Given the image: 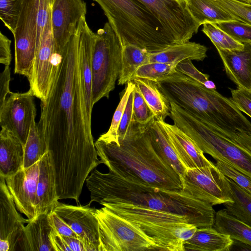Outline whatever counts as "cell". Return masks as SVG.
I'll return each mask as SVG.
<instances>
[{
	"mask_svg": "<svg viewBox=\"0 0 251 251\" xmlns=\"http://www.w3.org/2000/svg\"><path fill=\"white\" fill-rule=\"evenodd\" d=\"M77 25L53 70L50 94L41 101L38 126L52 156L57 195L80 196L90 173L101 163L91 132L78 63Z\"/></svg>",
	"mask_w": 251,
	"mask_h": 251,
	"instance_id": "cell-1",
	"label": "cell"
},
{
	"mask_svg": "<svg viewBox=\"0 0 251 251\" xmlns=\"http://www.w3.org/2000/svg\"><path fill=\"white\" fill-rule=\"evenodd\" d=\"M91 201L126 203L185 217L198 228L213 226L216 212L211 204L183 189L170 190L126 180L109 171L95 169L86 179Z\"/></svg>",
	"mask_w": 251,
	"mask_h": 251,
	"instance_id": "cell-2",
	"label": "cell"
},
{
	"mask_svg": "<svg viewBox=\"0 0 251 251\" xmlns=\"http://www.w3.org/2000/svg\"><path fill=\"white\" fill-rule=\"evenodd\" d=\"M147 126L133 121L119 145L97 140L95 144L101 163L129 181L161 189H183L179 175L153 146Z\"/></svg>",
	"mask_w": 251,
	"mask_h": 251,
	"instance_id": "cell-3",
	"label": "cell"
},
{
	"mask_svg": "<svg viewBox=\"0 0 251 251\" xmlns=\"http://www.w3.org/2000/svg\"><path fill=\"white\" fill-rule=\"evenodd\" d=\"M170 103L200 119L223 136L234 133L251 134V123L230 98L209 89L176 71L156 82Z\"/></svg>",
	"mask_w": 251,
	"mask_h": 251,
	"instance_id": "cell-4",
	"label": "cell"
},
{
	"mask_svg": "<svg viewBox=\"0 0 251 251\" xmlns=\"http://www.w3.org/2000/svg\"><path fill=\"white\" fill-rule=\"evenodd\" d=\"M103 10L123 46L133 45L149 53L177 44L159 20L137 0H93Z\"/></svg>",
	"mask_w": 251,
	"mask_h": 251,
	"instance_id": "cell-5",
	"label": "cell"
},
{
	"mask_svg": "<svg viewBox=\"0 0 251 251\" xmlns=\"http://www.w3.org/2000/svg\"><path fill=\"white\" fill-rule=\"evenodd\" d=\"M170 118L204 152L226 163L251 178V154L188 111L170 103Z\"/></svg>",
	"mask_w": 251,
	"mask_h": 251,
	"instance_id": "cell-6",
	"label": "cell"
},
{
	"mask_svg": "<svg viewBox=\"0 0 251 251\" xmlns=\"http://www.w3.org/2000/svg\"><path fill=\"white\" fill-rule=\"evenodd\" d=\"M55 0H22L13 33L15 45L14 73L31 77L37 49L51 18Z\"/></svg>",
	"mask_w": 251,
	"mask_h": 251,
	"instance_id": "cell-7",
	"label": "cell"
},
{
	"mask_svg": "<svg viewBox=\"0 0 251 251\" xmlns=\"http://www.w3.org/2000/svg\"><path fill=\"white\" fill-rule=\"evenodd\" d=\"M102 205L138 226L153 240L157 251H184L179 234L185 226L191 224L185 217L131 204L103 203Z\"/></svg>",
	"mask_w": 251,
	"mask_h": 251,
	"instance_id": "cell-8",
	"label": "cell"
},
{
	"mask_svg": "<svg viewBox=\"0 0 251 251\" xmlns=\"http://www.w3.org/2000/svg\"><path fill=\"white\" fill-rule=\"evenodd\" d=\"M123 46L108 22L96 33L92 61V98L94 105L109 98L118 80Z\"/></svg>",
	"mask_w": 251,
	"mask_h": 251,
	"instance_id": "cell-9",
	"label": "cell"
},
{
	"mask_svg": "<svg viewBox=\"0 0 251 251\" xmlns=\"http://www.w3.org/2000/svg\"><path fill=\"white\" fill-rule=\"evenodd\" d=\"M100 251H157L153 240L138 226L103 206L96 209Z\"/></svg>",
	"mask_w": 251,
	"mask_h": 251,
	"instance_id": "cell-10",
	"label": "cell"
},
{
	"mask_svg": "<svg viewBox=\"0 0 251 251\" xmlns=\"http://www.w3.org/2000/svg\"><path fill=\"white\" fill-rule=\"evenodd\" d=\"M181 180L184 190L212 205L233 201L228 177L215 164L187 169Z\"/></svg>",
	"mask_w": 251,
	"mask_h": 251,
	"instance_id": "cell-11",
	"label": "cell"
},
{
	"mask_svg": "<svg viewBox=\"0 0 251 251\" xmlns=\"http://www.w3.org/2000/svg\"><path fill=\"white\" fill-rule=\"evenodd\" d=\"M159 20L177 44L189 42L199 25L188 11L186 3L176 0H137Z\"/></svg>",
	"mask_w": 251,
	"mask_h": 251,
	"instance_id": "cell-12",
	"label": "cell"
},
{
	"mask_svg": "<svg viewBox=\"0 0 251 251\" xmlns=\"http://www.w3.org/2000/svg\"><path fill=\"white\" fill-rule=\"evenodd\" d=\"M34 95L30 89L25 93L10 92L0 106V124L14 134L25 146L30 127L35 120Z\"/></svg>",
	"mask_w": 251,
	"mask_h": 251,
	"instance_id": "cell-13",
	"label": "cell"
},
{
	"mask_svg": "<svg viewBox=\"0 0 251 251\" xmlns=\"http://www.w3.org/2000/svg\"><path fill=\"white\" fill-rule=\"evenodd\" d=\"M71 205L57 201L52 210L62 219L84 244L86 251H100V237L96 208Z\"/></svg>",
	"mask_w": 251,
	"mask_h": 251,
	"instance_id": "cell-14",
	"label": "cell"
},
{
	"mask_svg": "<svg viewBox=\"0 0 251 251\" xmlns=\"http://www.w3.org/2000/svg\"><path fill=\"white\" fill-rule=\"evenodd\" d=\"M84 0H55L51 24L55 53L61 55L82 17L86 16Z\"/></svg>",
	"mask_w": 251,
	"mask_h": 251,
	"instance_id": "cell-15",
	"label": "cell"
},
{
	"mask_svg": "<svg viewBox=\"0 0 251 251\" xmlns=\"http://www.w3.org/2000/svg\"><path fill=\"white\" fill-rule=\"evenodd\" d=\"M17 210L5 178L0 176V251L18 250L24 224L29 221Z\"/></svg>",
	"mask_w": 251,
	"mask_h": 251,
	"instance_id": "cell-16",
	"label": "cell"
},
{
	"mask_svg": "<svg viewBox=\"0 0 251 251\" xmlns=\"http://www.w3.org/2000/svg\"><path fill=\"white\" fill-rule=\"evenodd\" d=\"M39 167L40 160L5 178L17 210L29 222L37 216L36 202Z\"/></svg>",
	"mask_w": 251,
	"mask_h": 251,
	"instance_id": "cell-17",
	"label": "cell"
},
{
	"mask_svg": "<svg viewBox=\"0 0 251 251\" xmlns=\"http://www.w3.org/2000/svg\"><path fill=\"white\" fill-rule=\"evenodd\" d=\"M79 41L78 63L82 85L84 91L86 110L88 119L91 122L93 107L92 98V54L96 33L89 26L86 16L83 17L78 23Z\"/></svg>",
	"mask_w": 251,
	"mask_h": 251,
	"instance_id": "cell-18",
	"label": "cell"
},
{
	"mask_svg": "<svg viewBox=\"0 0 251 251\" xmlns=\"http://www.w3.org/2000/svg\"><path fill=\"white\" fill-rule=\"evenodd\" d=\"M158 122L165 130L178 159L186 169L214 165L206 158L195 142L177 126L165 121Z\"/></svg>",
	"mask_w": 251,
	"mask_h": 251,
	"instance_id": "cell-19",
	"label": "cell"
},
{
	"mask_svg": "<svg viewBox=\"0 0 251 251\" xmlns=\"http://www.w3.org/2000/svg\"><path fill=\"white\" fill-rule=\"evenodd\" d=\"M217 50L229 79L238 88L251 90V43L241 50Z\"/></svg>",
	"mask_w": 251,
	"mask_h": 251,
	"instance_id": "cell-20",
	"label": "cell"
},
{
	"mask_svg": "<svg viewBox=\"0 0 251 251\" xmlns=\"http://www.w3.org/2000/svg\"><path fill=\"white\" fill-rule=\"evenodd\" d=\"M58 201L52 154L48 151L40 160L36 208L37 215L49 213Z\"/></svg>",
	"mask_w": 251,
	"mask_h": 251,
	"instance_id": "cell-21",
	"label": "cell"
},
{
	"mask_svg": "<svg viewBox=\"0 0 251 251\" xmlns=\"http://www.w3.org/2000/svg\"><path fill=\"white\" fill-rule=\"evenodd\" d=\"M48 214H38L25 226L18 251H54L50 239V234L54 228L49 221Z\"/></svg>",
	"mask_w": 251,
	"mask_h": 251,
	"instance_id": "cell-22",
	"label": "cell"
},
{
	"mask_svg": "<svg viewBox=\"0 0 251 251\" xmlns=\"http://www.w3.org/2000/svg\"><path fill=\"white\" fill-rule=\"evenodd\" d=\"M24 146L14 134L4 127L0 132V176L4 178L24 169Z\"/></svg>",
	"mask_w": 251,
	"mask_h": 251,
	"instance_id": "cell-23",
	"label": "cell"
},
{
	"mask_svg": "<svg viewBox=\"0 0 251 251\" xmlns=\"http://www.w3.org/2000/svg\"><path fill=\"white\" fill-rule=\"evenodd\" d=\"M208 49L200 43L187 42L176 44L160 51L149 53V62L177 65L186 60L203 61L207 57Z\"/></svg>",
	"mask_w": 251,
	"mask_h": 251,
	"instance_id": "cell-24",
	"label": "cell"
},
{
	"mask_svg": "<svg viewBox=\"0 0 251 251\" xmlns=\"http://www.w3.org/2000/svg\"><path fill=\"white\" fill-rule=\"evenodd\" d=\"M233 240L213 227L198 228L190 239L183 243L184 251H230Z\"/></svg>",
	"mask_w": 251,
	"mask_h": 251,
	"instance_id": "cell-25",
	"label": "cell"
},
{
	"mask_svg": "<svg viewBox=\"0 0 251 251\" xmlns=\"http://www.w3.org/2000/svg\"><path fill=\"white\" fill-rule=\"evenodd\" d=\"M147 130L154 149L182 178L186 169L178 159L163 127L154 118L147 125Z\"/></svg>",
	"mask_w": 251,
	"mask_h": 251,
	"instance_id": "cell-26",
	"label": "cell"
},
{
	"mask_svg": "<svg viewBox=\"0 0 251 251\" xmlns=\"http://www.w3.org/2000/svg\"><path fill=\"white\" fill-rule=\"evenodd\" d=\"M158 121L170 116V103L159 89L156 82L136 77L132 80Z\"/></svg>",
	"mask_w": 251,
	"mask_h": 251,
	"instance_id": "cell-27",
	"label": "cell"
},
{
	"mask_svg": "<svg viewBox=\"0 0 251 251\" xmlns=\"http://www.w3.org/2000/svg\"><path fill=\"white\" fill-rule=\"evenodd\" d=\"M186 6L200 26L206 23L216 24L221 22L237 20L213 0H187Z\"/></svg>",
	"mask_w": 251,
	"mask_h": 251,
	"instance_id": "cell-28",
	"label": "cell"
},
{
	"mask_svg": "<svg viewBox=\"0 0 251 251\" xmlns=\"http://www.w3.org/2000/svg\"><path fill=\"white\" fill-rule=\"evenodd\" d=\"M213 227L232 240L251 246V226L230 215L225 208L216 212Z\"/></svg>",
	"mask_w": 251,
	"mask_h": 251,
	"instance_id": "cell-29",
	"label": "cell"
},
{
	"mask_svg": "<svg viewBox=\"0 0 251 251\" xmlns=\"http://www.w3.org/2000/svg\"><path fill=\"white\" fill-rule=\"evenodd\" d=\"M149 55L147 50L135 45L123 46L118 84L123 85L130 81L139 68L148 63Z\"/></svg>",
	"mask_w": 251,
	"mask_h": 251,
	"instance_id": "cell-30",
	"label": "cell"
},
{
	"mask_svg": "<svg viewBox=\"0 0 251 251\" xmlns=\"http://www.w3.org/2000/svg\"><path fill=\"white\" fill-rule=\"evenodd\" d=\"M232 202L224 203L228 213L251 226V193L228 177Z\"/></svg>",
	"mask_w": 251,
	"mask_h": 251,
	"instance_id": "cell-31",
	"label": "cell"
},
{
	"mask_svg": "<svg viewBox=\"0 0 251 251\" xmlns=\"http://www.w3.org/2000/svg\"><path fill=\"white\" fill-rule=\"evenodd\" d=\"M48 151L46 141L41 135L38 125L34 120L24 146V169L27 168L39 161Z\"/></svg>",
	"mask_w": 251,
	"mask_h": 251,
	"instance_id": "cell-32",
	"label": "cell"
},
{
	"mask_svg": "<svg viewBox=\"0 0 251 251\" xmlns=\"http://www.w3.org/2000/svg\"><path fill=\"white\" fill-rule=\"evenodd\" d=\"M134 87L135 84L132 81H129L126 83L124 93L114 113L109 129L106 132L101 134L98 140L106 143H114L119 145L118 132L119 125L129 95Z\"/></svg>",
	"mask_w": 251,
	"mask_h": 251,
	"instance_id": "cell-33",
	"label": "cell"
},
{
	"mask_svg": "<svg viewBox=\"0 0 251 251\" xmlns=\"http://www.w3.org/2000/svg\"><path fill=\"white\" fill-rule=\"evenodd\" d=\"M202 25V31L209 38L216 49L236 50L244 48V44L235 40L215 24L206 23Z\"/></svg>",
	"mask_w": 251,
	"mask_h": 251,
	"instance_id": "cell-34",
	"label": "cell"
},
{
	"mask_svg": "<svg viewBox=\"0 0 251 251\" xmlns=\"http://www.w3.org/2000/svg\"><path fill=\"white\" fill-rule=\"evenodd\" d=\"M176 66L165 63H148L139 68L131 80L139 77L158 82L173 75L176 71Z\"/></svg>",
	"mask_w": 251,
	"mask_h": 251,
	"instance_id": "cell-35",
	"label": "cell"
},
{
	"mask_svg": "<svg viewBox=\"0 0 251 251\" xmlns=\"http://www.w3.org/2000/svg\"><path fill=\"white\" fill-rule=\"evenodd\" d=\"M236 41L251 43V25L239 20H230L215 24Z\"/></svg>",
	"mask_w": 251,
	"mask_h": 251,
	"instance_id": "cell-36",
	"label": "cell"
},
{
	"mask_svg": "<svg viewBox=\"0 0 251 251\" xmlns=\"http://www.w3.org/2000/svg\"><path fill=\"white\" fill-rule=\"evenodd\" d=\"M22 0H0V18L5 26L14 32Z\"/></svg>",
	"mask_w": 251,
	"mask_h": 251,
	"instance_id": "cell-37",
	"label": "cell"
},
{
	"mask_svg": "<svg viewBox=\"0 0 251 251\" xmlns=\"http://www.w3.org/2000/svg\"><path fill=\"white\" fill-rule=\"evenodd\" d=\"M217 5L228 12L236 19L251 25V4L235 0H213Z\"/></svg>",
	"mask_w": 251,
	"mask_h": 251,
	"instance_id": "cell-38",
	"label": "cell"
},
{
	"mask_svg": "<svg viewBox=\"0 0 251 251\" xmlns=\"http://www.w3.org/2000/svg\"><path fill=\"white\" fill-rule=\"evenodd\" d=\"M154 118L152 112L135 85L133 90V120L141 125L147 126Z\"/></svg>",
	"mask_w": 251,
	"mask_h": 251,
	"instance_id": "cell-39",
	"label": "cell"
},
{
	"mask_svg": "<svg viewBox=\"0 0 251 251\" xmlns=\"http://www.w3.org/2000/svg\"><path fill=\"white\" fill-rule=\"evenodd\" d=\"M176 70L202 84L207 88H216L214 83L209 79V75L199 71L190 59H186L178 63L176 66Z\"/></svg>",
	"mask_w": 251,
	"mask_h": 251,
	"instance_id": "cell-40",
	"label": "cell"
},
{
	"mask_svg": "<svg viewBox=\"0 0 251 251\" xmlns=\"http://www.w3.org/2000/svg\"><path fill=\"white\" fill-rule=\"evenodd\" d=\"M216 166L225 176L251 193V178L225 162L217 161Z\"/></svg>",
	"mask_w": 251,
	"mask_h": 251,
	"instance_id": "cell-41",
	"label": "cell"
},
{
	"mask_svg": "<svg viewBox=\"0 0 251 251\" xmlns=\"http://www.w3.org/2000/svg\"><path fill=\"white\" fill-rule=\"evenodd\" d=\"M230 99L240 110L251 118V90L238 88L230 89Z\"/></svg>",
	"mask_w": 251,
	"mask_h": 251,
	"instance_id": "cell-42",
	"label": "cell"
},
{
	"mask_svg": "<svg viewBox=\"0 0 251 251\" xmlns=\"http://www.w3.org/2000/svg\"><path fill=\"white\" fill-rule=\"evenodd\" d=\"M133 90L130 93L126 105L123 115L118 132V139L119 143L122 141L127 133L128 129L132 123L133 120Z\"/></svg>",
	"mask_w": 251,
	"mask_h": 251,
	"instance_id": "cell-43",
	"label": "cell"
},
{
	"mask_svg": "<svg viewBox=\"0 0 251 251\" xmlns=\"http://www.w3.org/2000/svg\"><path fill=\"white\" fill-rule=\"evenodd\" d=\"M48 217L53 228L60 235L79 239L73 229L52 210L49 213Z\"/></svg>",
	"mask_w": 251,
	"mask_h": 251,
	"instance_id": "cell-44",
	"label": "cell"
},
{
	"mask_svg": "<svg viewBox=\"0 0 251 251\" xmlns=\"http://www.w3.org/2000/svg\"><path fill=\"white\" fill-rule=\"evenodd\" d=\"M11 40L1 31L0 32V63L9 66L12 59Z\"/></svg>",
	"mask_w": 251,
	"mask_h": 251,
	"instance_id": "cell-45",
	"label": "cell"
},
{
	"mask_svg": "<svg viewBox=\"0 0 251 251\" xmlns=\"http://www.w3.org/2000/svg\"><path fill=\"white\" fill-rule=\"evenodd\" d=\"M10 79V68L9 66H6L0 75V106L11 92L9 89Z\"/></svg>",
	"mask_w": 251,
	"mask_h": 251,
	"instance_id": "cell-46",
	"label": "cell"
},
{
	"mask_svg": "<svg viewBox=\"0 0 251 251\" xmlns=\"http://www.w3.org/2000/svg\"><path fill=\"white\" fill-rule=\"evenodd\" d=\"M50 239L54 251H72L62 236L54 229L50 232Z\"/></svg>",
	"mask_w": 251,
	"mask_h": 251,
	"instance_id": "cell-47",
	"label": "cell"
},
{
	"mask_svg": "<svg viewBox=\"0 0 251 251\" xmlns=\"http://www.w3.org/2000/svg\"><path fill=\"white\" fill-rule=\"evenodd\" d=\"M62 237L72 251H86L84 244L80 239L74 237Z\"/></svg>",
	"mask_w": 251,
	"mask_h": 251,
	"instance_id": "cell-48",
	"label": "cell"
},
{
	"mask_svg": "<svg viewBox=\"0 0 251 251\" xmlns=\"http://www.w3.org/2000/svg\"><path fill=\"white\" fill-rule=\"evenodd\" d=\"M251 154V134L243 133L239 135L232 141Z\"/></svg>",
	"mask_w": 251,
	"mask_h": 251,
	"instance_id": "cell-49",
	"label": "cell"
},
{
	"mask_svg": "<svg viewBox=\"0 0 251 251\" xmlns=\"http://www.w3.org/2000/svg\"><path fill=\"white\" fill-rule=\"evenodd\" d=\"M233 242L232 246H235L236 249L234 250H239V251H251V246L246 244L244 243L240 242L237 240H233Z\"/></svg>",
	"mask_w": 251,
	"mask_h": 251,
	"instance_id": "cell-50",
	"label": "cell"
},
{
	"mask_svg": "<svg viewBox=\"0 0 251 251\" xmlns=\"http://www.w3.org/2000/svg\"><path fill=\"white\" fill-rule=\"evenodd\" d=\"M237 1H239L241 2L247 3V4H251V0H235Z\"/></svg>",
	"mask_w": 251,
	"mask_h": 251,
	"instance_id": "cell-51",
	"label": "cell"
},
{
	"mask_svg": "<svg viewBox=\"0 0 251 251\" xmlns=\"http://www.w3.org/2000/svg\"><path fill=\"white\" fill-rule=\"evenodd\" d=\"M180 3H186L187 0H176Z\"/></svg>",
	"mask_w": 251,
	"mask_h": 251,
	"instance_id": "cell-52",
	"label": "cell"
}]
</instances>
